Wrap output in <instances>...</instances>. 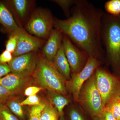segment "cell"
<instances>
[{
  "label": "cell",
  "instance_id": "6da1fadb",
  "mask_svg": "<svg viewBox=\"0 0 120 120\" xmlns=\"http://www.w3.org/2000/svg\"><path fill=\"white\" fill-rule=\"evenodd\" d=\"M104 12L86 0H77L67 19L54 18V28L60 30L76 46L102 61L105 52L101 39Z\"/></svg>",
  "mask_w": 120,
  "mask_h": 120
},
{
  "label": "cell",
  "instance_id": "7a4b0ae2",
  "mask_svg": "<svg viewBox=\"0 0 120 120\" xmlns=\"http://www.w3.org/2000/svg\"><path fill=\"white\" fill-rule=\"evenodd\" d=\"M101 39L105 59L115 75H120V16L104 12L102 20Z\"/></svg>",
  "mask_w": 120,
  "mask_h": 120
},
{
  "label": "cell",
  "instance_id": "3957f363",
  "mask_svg": "<svg viewBox=\"0 0 120 120\" xmlns=\"http://www.w3.org/2000/svg\"><path fill=\"white\" fill-rule=\"evenodd\" d=\"M32 76L34 82L47 91L68 95L66 81L56 68L52 61L45 58L41 54L37 56V65Z\"/></svg>",
  "mask_w": 120,
  "mask_h": 120
},
{
  "label": "cell",
  "instance_id": "277c9868",
  "mask_svg": "<svg viewBox=\"0 0 120 120\" xmlns=\"http://www.w3.org/2000/svg\"><path fill=\"white\" fill-rule=\"evenodd\" d=\"M77 102L93 118L98 117L103 112L105 107L96 86L95 72L83 85Z\"/></svg>",
  "mask_w": 120,
  "mask_h": 120
},
{
  "label": "cell",
  "instance_id": "5b68a950",
  "mask_svg": "<svg viewBox=\"0 0 120 120\" xmlns=\"http://www.w3.org/2000/svg\"><path fill=\"white\" fill-rule=\"evenodd\" d=\"M95 82L105 107L111 101L120 97V79L103 68L98 67L95 72Z\"/></svg>",
  "mask_w": 120,
  "mask_h": 120
},
{
  "label": "cell",
  "instance_id": "8992f818",
  "mask_svg": "<svg viewBox=\"0 0 120 120\" xmlns=\"http://www.w3.org/2000/svg\"><path fill=\"white\" fill-rule=\"evenodd\" d=\"M53 27L54 20L51 12L39 8L32 13L25 30L30 34L44 40L48 39Z\"/></svg>",
  "mask_w": 120,
  "mask_h": 120
},
{
  "label": "cell",
  "instance_id": "52a82bcc",
  "mask_svg": "<svg viewBox=\"0 0 120 120\" xmlns=\"http://www.w3.org/2000/svg\"><path fill=\"white\" fill-rule=\"evenodd\" d=\"M102 62L97 58L89 57L86 65L80 71L71 74V79L66 82V88L67 92L72 95L75 102H77L80 91L84 84L100 67Z\"/></svg>",
  "mask_w": 120,
  "mask_h": 120
},
{
  "label": "cell",
  "instance_id": "ba28073f",
  "mask_svg": "<svg viewBox=\"0 0 120 120\" xmlns=\"http://www.w3.org/2000/svg\"><path fill=\"white\" fill-rule=\"evenodd\" d=\"M62 45L68 61L71 74H76L83 68L88 60V55L76 46L68 37L63 34Z\"/></svg>",
  "mask_w": 120,
  "mask_h": 120
},
{
  "label": "cell",
  "instance_id": "9c48e42d",
  "mask_svg": "<svg viewBox=\"0 0 120 120\" xmlns=\"http://www.w3.org/2000/svg\"><path fill=\"white\" fill-rule=\"evenodd\" d=\"M37 56V52H32L13 57L8 64L11 73L23 77L31 76L36 68Z\"/></svg>",
  "mask_w": 120,
  "mask_h": 120
},
{
  "label": "cell",
  "instance_id": "30bf717a",
  "mask_svg": "<svg viewBox=\"0 0 120 120\" xmlns=\"http://www.w3.org/2000/svg\"><path fill=\"white\" fill-rule=\"evenodd\" d=\"M17 47L13 54V57L20 56L37 50L45 45L46 41L33 36L25 29L20 27L17 31Z\"/></svg>",
  "mask_w": 120,
  "mask_h": 120
},
{
  "label": "cell",
  "instance_id": "8fae6325",
  "mask_svg": "<svg viewBox=\"0 0 120 120\" xmlns=\"http://www.w3.org/2000/svg\"><path fill=\"white\" fill-rule=\"evenodd\" d=\"M33 82L32 76L23 77L11 72L0 79V85L16 96L24 94L26 88L32 86Z\"/></svg>",
  "mask_w": 120,
  "mask_h": 120
},
{
  "label": "cell",
  "instance_id": "7c38bea8",
  "mask_svg": "<svg viewBox=\"0 0 120 120\" xmlns=\"http://www.w3.org/2000/svg\"><path fill=\"white\" fill-rule=\"evenodd\" d=\"M63 36V33L58 29L52 30L42 50V56L49 61H52L62 45Z\"/></svg>",
  "mask_w": 120,
  "mask_h": 120
},
{
  "label": "cell",
  "instance_id": "4fadbf2b",
  "mask_svg": "<svg viewBox=\"0 0 120 120\" xmlns=\"http://www.w3.org/2000/svg\"><path fill=\"white\" fill-rule=\"evenodd\" d=\"M0 27L2 31L11 34L19 30L20 27L16 23L11 11L3 1H0Z\"/></svg>",
  "mask_w": 120,
  "mask_h": 120
},
{
  "label": "cell",
  "instance_id": "5bb4252c",
  "mask_svg": "<svg viewBox=\"0 0 120 120\" xmlns=\"http://www.w3.org/2000/svg\"><path fill=\"white\" fill-rule=\"evenodd\" d=\"M13 17L20 21L23 20L28 14L31 1L27 0H9L4 1Z\"/></svg>",
  "mask_w": 120,
  "mask_h": 120
},
{
  "label": "cell",
  "instance_id": "9a60e30c",
  "mask_svg": "<svg viewBox=\"0 0 120 120\" xmlns=\"http://www.w3.org/2000/svg\"><path fill=\"white\" fill-rule=\"evenodd\" d=\"M52 62L66 81H68L71 79V69L65 54L62 43Z\"/></svg>",
  "mask_w": 120,
  "mask_h": 120
},
{
  "label": "cell",
  "instance_id": "2e32d148",
  "mask_svg": "<svg viewBox=\"0 0 120 120\" xmlns=\"http://www.w3.org/2000/svg\"><path fill=\"white\" fill-rule=\"evenodd\" d=\"M48 96L50 103L56 108L60 116H62L64 109L68 105L70 100L67 96L57 92L48 91Z\"/></svg>",
  "mask_w": 120,
  "mask_h": 120
},
{
  "label": "cell",
  "instance_id": "e0dca14e",
  "mask_svg": "<svg viewBox=\"0 0 120 120\" xmlns=\"http://www.w3.org/2000/svg\"><path fill=\"white\" fill-rule=\"evenodd\" d=\"M18 98L13 96L8 99L5 103L7 106L16 117L22 120L24 119V114L22 106Z\"/></svg>",
  "mask_w": 120,
  "mask_h": 120
},
{
  "label": "cell",
  "instance_id": "ac0fdd59",
  "mask_svg": "<svg viewBox=\"0 0 120 120\" xmlns=\"http://www.w3.org/2000/svg\"><path fill=\"white\" fill-rule=\"evenodd\" d=\"M60 116L54 106L50 103H47L41 114L40 120H59Z\"/></svg>",
  "mask_w": 120,
  "mask_h": 120
},
{
  "label": "cell",
  "instance_id": "d6986e66",
  "mask_svg": "<svg viewBox=\"0 0 120 120\" xmlns=\"http://www.w3.org/2000/svg\"><path fill=\"white\" fill-rule=\"evenodd\" d=\"M105 8L106 13L114 16H120V0H110L106 2Z\"/></svg>",
  "mask_w": 120,
  "mask_h": 120
},
{
  "label": "cell",
  "instance_id": "ffe728a7",
  "mask_svg": "<svg viewBox=\"0 0 120 120\" xmlns=\"http://www.w3.org/2000/svg\"><path fill=\"white\" fill-rule=\"evenodd\" d=\"M77 0H53L52 1L58 4L62 8L65 15L68 18L71 16V10Z\"/></svg>",
  "mask_w": 120,
  "mask_h": 120
},
{
  "label": "cell",
  "instance_id": "44dd1931",
  "mask_svg": "<svg viewBox=\"0 0 120 120\" xmlns=\"http://www.w3.org/2000/svg\"><path fill=\"white\" fill-rule=\"evenodd\" d=\"M47 103H41L40 105L34 106L30 109L29 120H40L42 112Z\"/></svg>",
  "mask_w": 120,
  "mask_h": 120
},
{
  "label": "cell",
  "instance_id": "7402d4cb",
  "mask_svg": "<svg viewBox=\"0 0 120 120\" xmlns=\"http://www.w3.org/2000/svg\"><path fill=\"white\" fill-rule=\"evenodd\" d=\"M17 31L10 34L5 45V50L10 52L12 54L17 47L18 41Z\"/></svg>",
  "mask_w": 120,
  "mask_h": 120
},
{
  "label": "cell",
  "instance_id": "603a6c76",
  "mask_svg": "<svg viewBox=\"0 0 120 120\" xmlns=\"http://www.w3.org/2000/svg\"><path fill=\"white\" fill-rule=\"evenodd\" d=\"M0 118L1 120H19L5 104L0 103Z\"/></svg>",
  "mask_w": 120,
  "mask_h": 120
},
{
  "label": "cell",
  "instance_id": "cb8c5ba5",
  "mask_svg": "<svg viewBox=\"0 0 120 120\" xmlns=\"http://www.w3.org/2000/svg\"><path fill=\"white\" fill-rule=\"evenodd\" d=\"M105 107H107L116 120H120V101L119 99L113 100Z\"/></svg>",
  "mask_w": 120,
  "mask_h": 120
},
{
  "label": "cell",
  "instance_id": "d4e9b609",
  "mask_svg": "<svg viewBox=\"0 0 120 120\" xmlns=\"http://www.w3.org/2000/svg\"><path fill=\"white\" fill-rule=\"evenodd\" d=\"M68 115L71 120H86L80 110L75 106L71 107Z\"/></svg>",
  "mask_w": 120,
  "mask_h": 120
},
{
  "label": "cell",
  "instance_id": "484cf974",
  "mask_svg": "<svg viewBox=\"0 0 120 120\" xmlns=\"http://www.w3.org/2000/svg\"><path fill=\"white\" fill-rule=\"evenodd\" d=\"M41 103L40 98L36 95L27 97L26 99L20 102V104L22 106L24 105L32 106L40 105Z\"/></svg>",
  "mask_w": 120,
  "mask_h": 120
},
{
  "label": "cell",
  "instance_id": "4316f807",
  "mask_svg": "<svg viewBox=\"0 0 120 120\" xmlns=\"http://www.w3.org/2000/svg\"><path fill=\"white\" fill-rule=\"evenodd\" d=\"M14 95L8 89L0 85V103L5 104L7 101Z\"/></svg>",
  "mask_w": 120,
  "mask_h": 120
},
{
  "label": "cell",
  "instance_id": "83f0119b",
  "mask_svg": "<svg viewBox=\"0 0 120 120\" xmlns=\"http://www.w3.org/2000/svg\"><path fill=\"white\" fill-rule=\"evenodd\" d=\"M12 54L5 50L0 54V63L8 64L13 58Z\"/></svg>",
  "mask_w": 120,
  "mask_h": 120
},
{
  "label": "cell",
  "instance_id": "f1b7e54d",
  "mask_svg": "<svg viewBox=\"0 0 120 120\" xmlns=\"http://www.w3.org/2000/svg\"><path fill=\"white\" fill-rule=\"evenodd\" d=\"M43 89V88L40 87L31 86L26 88L24 94L25 96L27 97L36 95L38 92Z\"/></svg>",
  "mask_w": 120,
  "mask_h": 120
},
{
  "label": "cell",
  "instance_id": "f546056e",
  "mask_svg": "<svg viewBox=\"0 0 120 120\" xmlns=\"http://www.w3.org/2000/svg\"><path fill=\"white\" fill-rule=\"evenodd\" d=\"M97 117L98 120H116L106 107H105L101 115Z\"/></svg>",
  "mask_w": 120,
  "mask_h": 120
},
{
  "label": "cell",
  "instance_id": "4dcf8cb0",
  "mask_svg": "<svg viewBox=\"0 0 120 120\" xmlns=\"http://www.w3.org/2000/svg\"><path fill=\"white\" fill-rule=\"evenodd\" d=\"M10 73L11 69L8 64L0 63V79Z\"/></svg>",
  "mask_w": 120,
  "mask_h": 120
},
{
  "label": "cell",
  "instance_id": "1f68e13d",
  "mask_svg": "<svg viewBox=\"0 0 120 120\" xmlns=\"http://www.w3.org/2000/svg\"><path fill=\"white\" fill-rule=\"evenodd\" d=\"M93 120H98V118L97 117H95L94 118V119H93Z\"/></svg>",
  "mask_w": 120,
  "mask_h": 120
},
{
  "label": "cell",
  "instance_id": "d6a6232c",
  "mask_svg": "<svg viewBox=\"0 0 120 120\" xmlns=\"http://www.w3.org/2000/svg\"></svg>",
  "mask_w": 120,
  "mask_h": 120
},
{
  "label": "cell",
  "instance_id": "836d02e7",
  "mask_svg": "<svg viewBox=\"0 0 120 120\" xmlns=\"http://www.w3.org/2000/svg\"><path fill=\"white\" fill-rule=\"evenodd\" d=\"M0 120H1L0 118Z\"/></svg>",
  "mask_w": 120,
  "mask_h": 120
}]
</instances>
